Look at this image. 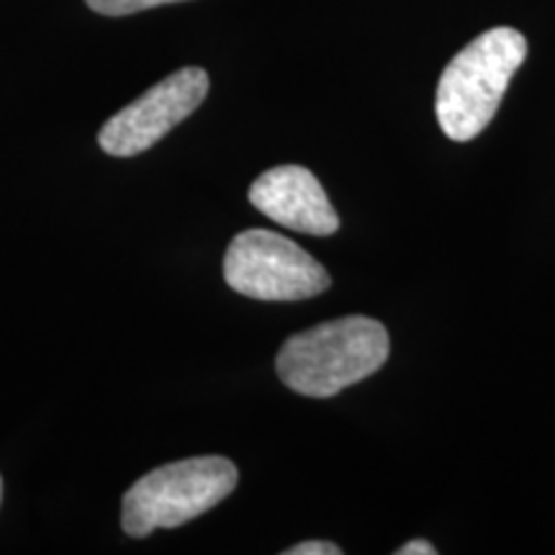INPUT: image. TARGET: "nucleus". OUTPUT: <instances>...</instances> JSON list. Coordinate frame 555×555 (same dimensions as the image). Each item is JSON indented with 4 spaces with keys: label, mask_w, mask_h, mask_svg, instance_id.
Segmentation results:
<instances>
[{
    "label": "nucleus",
    "mask_w": 555,
    "mask_h": 555,
    "mask_svg": "<svg viewBox=\"0 0 555 555\" xmlns=\"http://www.w3.org/2000/svg\"><path fill=\"white\" fill-rule=\"evenodd\" d=\"M391 339L371 317H343L288 337L278 352V376L291 391L311 399L337 397L378 371Z\"/></svg>",
    "instance_id": "obj_1"
},
{
    "label": "nucleus",
    "mask_w": 555,
    "mask_h": 555,
    "mask_svg": "<svg viewBox=\"0 0 555 555\" xmlns=\"http://www.w3.org/2000/svg\"><path fill=\"white\" fill-rule=\"evenodd\" d=\"M525 57L527 39L512 26L483 31L463 47L437 82L435 114L446 137L468 142L481 134Z\"/></svg>",
    "instance_id": "obj_2"
},
{
    "label": "nucleus",
    "mask_w": 555,
    "mask_h": 555,
    "mask_svg": "<svg viewBox=\"0 0 555 555\" xmlns=\"http://www.w3.org/2000/svg\"><path fill=\"white\" fill-rule=\"evenodd\" d=\"M240 474L229 457L198 455L150 470L124 494L121 525L131 538L159 527H180L214 509L237 489Z\"/></svg>",
    "instance_id": "obj_3"
},
{
    "label": "nucleus",
    "mask_w": 555,
    "mask_h": 555,
    "mask_svg": "<svg viewBox=\"0 0 555 555\" xmlns=\"http://www.w3.org/2000/svg\"><path fill=\"white\" fill-rule=\"evenodd\" d=\"M224 281L237 294L258 301H301L332 286L322 262L294 240L268 229H247L232 240L224 255Z\"/></svg>",
    "instance_id": "obj_4"
},
{
    "label": "nucleus",
    "mask_w": 555,
    "mask_h": 555,
    "mask_svg": "<svg viewBox=\"0 0 555 555\" xmlns=\"http://www.w3.org/2000/svg\"><path fill=\"white\" fill-rule=\"evenodd\" d=\"M206 69H178L103 124L99 131L101 150L111 157L142 155L165 134H170L180 121L189 119L206 101Z\"/></svg>",
    "instance_id": "obj_5"
},
{
    "label": "nucleus",
    "mask_w": 555,
    "mask_h": 555,
    "mask_svg": "<svg viewBox=\"0 0 555 555\" xmlns=\"http://www.w3.org/2000/svg\"><path fill=\"white\" fill-rule=\"evenodd\" d=\"M249 204L275 224L314 237H330L339 217L317 176L301 165H278L249 185Z\"/></svg>",
    "instance_id": "obj_6"
},
{
    "label": "nucleus",
    "mask_w": 555,
    "mask_h": 555,
    "mask_svg": "<svg viewBox=\"0 0 555 555\" xmlns=\"http://www.w3.org/2000/svg\"><path fill=\"white\" fill-rule=\"evenodd\" d=\"M88 9L101 16H131V13L157 9L168 3H185V0H86Z\"/></svg>",
    "instance_id": "obj_7"
},
{
    "label": "nucleus",
    "mask_w": 555,
    "mask_h": 555,
    "mask_svg": "<svg viewBox=\"0 0 555 555\" xmlns=\"http://www.w3.org/2000/svg\"><path fill=\"white\" fill-rule=\"evenodd\" d=\"M283 553L286 555H339L343 553V547H337L335 543H324V540H311V543H298Z\"/></svg>",
    "instance_id": "obj_8"
},
{
    "label": "nucleus",
    "mask_w": 555,
    "mask_h": 555,
    "mask_svg": "<svg viewBox=\"0 0 555 555\" xmlns=\"http://www.w3.org/2000/svg\"><path fill=\"white\" fill-rule=\"evenodd\" d=\"M435 545L427 543V540H412L404 547H399L397 555H435Z\"/></svg>",
    "instance_id": "obj_9"
},
{
    "label": "nucleus",
    "mask_w": 555,
    "mask_h": 555,
    "mask_svg": "<svg viewBox=\"0 0 555 555\" xmlns=\"http://www.w3.org/2000/svg\"><path fill=\"white\" fill-rule=\"evenodd\" d=\"M0 496H3V478H0Z\"/></svg>",
    "instance_id": "obj_10"
}]
</instances>
